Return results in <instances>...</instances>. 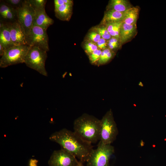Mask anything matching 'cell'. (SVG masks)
<instances>
[{"label":"cell","mask_w":166,"mask_h":166,"mask_svg":"<svg viewBox=\"0 0 166 166\" xmlns=\"http://www.w3.org/2000/svg\"><path fill=\"white\" fill-rule=\"evenodd\" d=\"M125 12H120L113 10H107L105 13L101 25H105L111 23L123 22Z\"/></svg>","instance_id":"4fadbf2b"},{"label":"cell","mask_w":166,"mask_h":166,"mask_svg":"<svg viewBox=\"0 0 166 166\" xmlns=\"http://www.w3.org/2000/svg\"><path fill=\"white\" fill-rule=\"evenodd\" d=\"M101 121L100 141L105 144H111L118 134L117 124L111 109L107 111Z\"/></svg>","instance_id":"277c9868"},{"label":"cell","mask_w":166,"mask_h":166,"mask_svg":"<svg viewBox=\"0 0 166 166\" xmlns=\"http://www.w3.org/2000/svg\"><path fill=\"white\" fill-rule=\"evenodd\" d=\"M132 7L130 2L126 0H111L107 6V10L125 12Z\"/></svg>","instance_id":"9a60e30c"},{"label":"cell","mask_w":166,"mask_h":166,"mask_svg":"<svg viewBox=\"0 0 166 166\" xmlns=\"http://www.w3.org/2000/svg\"><path fill=\"white\" fill-rule=\"evenodd\" d=\"M35 11L45 8L46 0H28Z\"/></svg>","instance_id":"7402d4cb"},{"label":"cell","mask_w":166,"mask_h":166,"mask_svg":"<svg viewBox=\"0 0 166 166\" xmlns=\"http://www.w3.org/2000/svg\"><path fill=\"white\" fill-rule=\"evenodd\" d=\"M98 49L97 44L92 42L89 41L85 43V51L88 55Z\"/></svg>","instance_id":"d4e9b609"},{"label":"cell","mask_w":166,"mask_h":166,"mask_svg":"<svg viewBox=\"0 0 166 166\" xmlns=\"http://www.w3.org/2000/svg\"><path fill=\"white\" fill-rule=\"evenodd\" d=\"M78 165L77 166H78Z\"/></svg>","instance_id":"836d02e7"},{"label":"cell","mask_w":166,"mask_h":166,"mask_svg":"<svg viewBox=\"0 0 166 166\" xmlns=\"http://www.w3.org/2000/svg\"><path fill=\"white\" fill-rule=\"evenodd\" d=\"M79 161L74 156L64 149L54 150L48 161L49 166H77Z\"/></svg>","instance_id":"9c48e42d"},{"label":"cell","mask_w":166,"mask_h":166,"mask_svg":"<svg viewBox=\"0 0 166 166\" xmlns=\"http://www.w3.org/2000/svg\"><path fill=\"white\" fill-rule=\"evenodd\" d=\"M30 46L27 45H14L5 49L0 59V67L24 63L25 59Z\"/></svg>","instance_id":"3957f363"},{"label":"cell","mask_w":166,"mask_h":166,"mask_svg":"<svg viewBox=\"0 0 166 166\" xmlns=\"http://www.w3.org/2000/svg\"><path fill=\"white\" fill-rule=\"evenodd\" d=\"M72 5L64 4L54 10L55 16L61 20L68 21L72 14Z\"/></svg>","instance_id":"2e32d148"},{"label":"cell","mask_w":166,"mask_h":166,"mask_svg":"<svg viewBox=\"0 0 166 166\" xmlns=\"http://www.w3.org/2000/svg\"><path fill=\"white\" fill-rule=\"evenodd\" d=\"M115 53L109 48L102 50L97 65L100 66L108 63L113 57Z\"/></svg>","instance_id":"ac0fdd59"},{"label":"cell","mask_w":166,"mask_h":166,"mask_svg":"<svg viewBox=\"0 0 166 166\" xmlns=\"http://www.w3.org/2000/svg\"><path fill=\"white\" fill-rule=\"evenodd\" d=\"M78 166H85L83 164V162L80 161H79Z\"/></svg>","instance_id":"1f68e13d"},{"label":"cell","mask_w":166,"mask_h":166,"mask_svg":"<svg viewBox=\"0 0 166 166\" xmlns=\"http://www.w3.org/2000/svg\"><path fill=\"white\" fill-rule=\"evenodd\" d=\"M114 152V148L111 144H104L99 141L97 148L93 149L86 161L87 166H108Z\"/></svg>","instance_id":"8992f818"},{"label":"cell","mask_w":166,"mask_h":166,"mask_svg":"<svg viewBox=\"0 0 166 166\" xmlns=\"http://www.w3.org/2000/svg\"><path fill=\"white\" fill-rule=\"evenodd\" d=\"M5 48L0 43V56L1 57L3 54L5 50Z\"/></svg>","instance_id":"4dcf8cb0"},{"label":"cell","mask_w":166,"mask_h":166,"mask_svg":"<svg viewBox=\"0 0 166 166\" xmlns=\"http://www.w3.org/2000/svg\"><path fill=\"white\" fill-rule=\"evenodd\" d=\"M102 51V50L98 48L88 55L91 64L97 65L100 59Z\"/></svg>","instance_id":"603a6c76"},{"label":"cell","mask_w":166,"mask_h":166,"mask_svg":"<svg viewBox=\"0 0 166 166\" xmlns=\"http://www.w3.org/2000/svg\"><path fill=\"white\" fill-rule=\"evenodd\" d=\"M16 10L18 21L24 28L27 36L33 26L35 11L28 0H25L22 6Z\"/></svg>","instance_id":"ba28073f"},{"label":"cell","mask_w":166,"mask_h":166,"mask_svg":"<svg viewBox=\"0 0 166 166\" xmlns=\"http://www.w3.org/2000/svg\"><path fill=\"white\" fill-rule=\"evenodd\" d=\"M101 121L84 113L75 120L74 132L84 140L92 144L100 140Z\"/></svg>","instance_id":"7a4b0ae2"},{"label":"cell","mask_w":166,"mask_h":166,"mask_svg":"<svg viewBox=\"0 0 166 166\" xmlns=\"http://www.w3.org/2000/svg\"><path fill=\"white\" fill-rule=\"evenodd\" d=\"M54 10L58 8L60 6L65 4L63 0H54Z\"/></svg>","instance_id":"f546056e"},{"label":"cell","mask_w":166,"mask_h":166,"mask_svg":"<svg viewBox=\"0 0 166 166\" xmlns=\"http://www.w3.org/2000/svg\"><path fill=\"white\" fill-rule=\"evenodd\" d=\"M0 21L3 22L10 23L18 20L16 10L13 9L6 12L3 15L0 17Z\"/></svg>","instance_id":"ffe728a7"},{"label":"cell","mask_w":166,"mask_h":166,"mask_svg":"<svg viewBox=\"0 0 166 166\" xmlns=\"http://www.w3.org/2000/svg\"><path fill=\"white\" fill-rule=\"evenodd\" d=\"M13 9L6 4L3 0H1L0 3V17L3 15L6 12Z\"/></svg>","instance_id":"4316f807"},{"label":"cell","mask_w":166,"mask_h":166,"mask_svg":"<svg viewBox=\"0 0 166 166\" xmlns=\"http://www.w3.org/2000/svg\"><path fill=\"white\" fill-rule=\"evenodd\" d=\"M139 12L138 7H132L125 12L122 22L128 25L136 24Z\"/></svg>","instance_id":"e0dca14e"},{"label":"cell","mask_w":166,"mask_h":166,"mask_svg":"<svg viewBox=\"0 0 166 166\" xmlns=\"http://www.w3.org/2000/svg\"><path fill=\"white\" fill-rule=\"evenodd\" d=\"M49 138L82 162L87 161L93 149L92 144L84 140L74 131L65 128L53 133Z\"/></svg>","instance_id":"6da1fadb"},{"label":"cell","mask_w":166,"mask_h":166,"mask_svg":"<svg viewBox=\"0 0 166 166\" xmlns=\"http://www.w3.org/2000/svg\"><path fill=\"white\" fill-rule=\"evenodd\" d=\"M53 23V20L47 14L45 8L35 11L33 26H39L47 30Z\"/></svg>","instance_id":"8fae6325"},{"label":"cell","mask_w":166,"mask_h":166,"mask_svg":"<svg viewBox=\"0 0 166 166\" xmlns=\"http://www.w3.org/2000/svg\"><path fill=\"white\" fill-rule=\"evenodd\" d=\"M46 51L37 46H31L27 53L24 63L28 67L47 76L45 64L47 57Z\"/></svg>","instance_id":"5b68a950"},{"label":"cell","mask_w":166,"mask_h":166,"mask_svg":"<svg viewBox=\"0 0 166 166\" xmlns=\"http://www.w3.org/2000/svg\"><path fill=\"white\" fill-rule=\"evenodd\" d=\"M26 44L30 46H37L47 52L49 50V38L45 30L39 26H33L26 36Z\"/></svg>","instance_id":"52a82bcc"},{"label":"cell","mask_w":166,"mask_h":166,"mask_svg":"<svg viewBox=\"0 0 166 166\" xmlns=\"http://www.w3.org/2000/svg\"><path fill=\"white\" fill-rule=\"evenodd\" d=\"M139 85L140 86H142L143 85V84L142 83V82H140H140L139 84Z\"/></svg>","instance_id":"d6a6232c"},{"label":"cell","mask_w":166,"mask_h":166,"mask_svg":"<svg viewBox=\"0 0 166 166\" xmlns=\"http://www.w3.org/2000/svg\"><path fill=\"white\" fill-rule=\"evenodd\" d=\"M137 32L136 24L128 25L122 22L120 32L121 44L122 45L131 40Z\"/></svg>","instance_id":"7c38bea8"},{"label":"cell","mask_w":166,"mask_h":166,"mask_svg":"<svg viewBox=\"0 0 166 166\" xmlns=\"http://www.w3.org/2000/svg\"><path fill=\"white\" fill-rule=\"evenodd\" d=\"M120 43L121 44L119 39L115 37H112L108 41V48L112 50L118 48L119 45Z\"/></svg>","instance_id":"484cf974"},{"label":"cell","mask_w":166,"mask_h":166,"mask_svg":"<svg viewBox=\"0 0 166 166\" xmlns=\"http://www.w3.org/2000/svg\"><path fill=\"white\" fill-rule=\"evenodd\" d=\"M0 43L5 49L14 45L11 40L8 24L1 21H0Z\"/></svg>","instance_id":"5bb4252c"},{"label":"cell","mask_w":166,"mask_h":166,"mask_svg":"<svg viewBox=\"0 0 166 166\" xmlns=\"http://www.w3.org/2000/svg\"><path fill=\"white\" fill-rule=\"evenodd\" d=\"M98 48L103 50L107 48L108 41L101 38L100 40L97 43Z\"/></svg>","instance_id":"f1b7e54d"},{"label":"cell","mask_w":166,"mask_h":166,"mask_svg":"<svg viewBox=\"0 0 166 166\" xmlns=\"http://www.w3.org/2000/svg\"><path fill=\"white\" fill-rule=\"evenodd\" d=\"M4 1L12 8L15 10L22 6L25 0H5Z\"/></svg>","instance_id":"cb8c5ba5"},{"label":"cell","mask_w":166,"mask_h":166,"mask_svg":"<svg viewBox=\"0 0 166 166\" xmlns=\"http://www.w3.org/2000/svg\"><path fill=\"white\" fill-rule=\"evenodd\" d=\"M88 38L89 41L97 43L100 40L101 37L99 34L94 31L89 34Z\"/></svg>","instance_id":"83f0119b"},{"label":"cell","mask_w":166,"mask_h":166,"mask_svg":"<svg viewBox=\"0 0 166 166\" xmlns=\"http://www.w3.org/2000/svg\"><path fill=\"white\" fill-rule=\"evenodd\" d=\"M8 24L9 26L11 40L13 44L15 45H27L26 41V36L25 30L18 21Z\"/></svg>","instance_id":"30bf717a"},{"label":"cell","mask_w":166,"mask_h":166,"mask_svg":"<svg viewBox=\"0 0 166 166\" xmlns=\"http://www.w3.org/2000/svg\"><path fill=\"white\" fill-rule=\"evenodd\" d=\"M93 29L95 31L99 34L102 38L109 40L112 37L105 25H101L100 26L95 27Z\"/></svg>","instance_id":"44dd1931"},{"label":"cell","mask_w":166,"mask_h":166,"mask_svg":"<svg viewBox=\"0 0 166 166\" xmlns=\"http://www.w3.org/2000/svg\"><path fill=\"white\" fill-rule=\"evenodd\" d=\"M122 22L111 23L105 26L112 37H115L120 39V32Z\"/></svg>","instance_id":"d6986e66"}]
</instances>
